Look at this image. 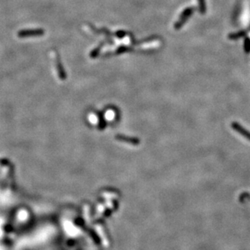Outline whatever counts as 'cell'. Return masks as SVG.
<instances>
[{"label":"cell","mask_w":250,"mask_h":250,"mask_svg":"<svg viewBox=\"0 0 250 250\" xmlns=\"http://www.w3.org/2000/svg\"><path fill=\"white\" fill-rule=\"evenodd\" d=\"M50 58H51L52 61L54 62V68H55L56 71H57V74H58L59 79L65 80L66 78V72L63 70V67H62V64H61L60 59L58 58V53L55 50H51L50 51Z\"/></svg>","instance_id":"1"},{"label":"cell","mask_w":250,"mask_h":250,"mask_svg":"<svg viewBox=\"0 0 250 250\" xmlns=\"http://www.w3.org/2000/svg\"><path fill=\"white\" fill-rule=\"evenodd\" d=\"M194 10L195 9L194 7H188V8L185 9L184 11L181 13V15L180 16L179 20L175 24L176 29H180L182 26L184 25L185 23L188 20L189 18L190 17L191 15L194 13Z\"/></svg>","instance_id":"2"},{"label":"cell","mask_w":250,"mask_h":250,"mask_svg":"<svg viewBox=\"0 0 250 250\" xmlns=\"http://www.w3.org/2000/svg\"><path fill=\"white\" fill-rule=\"evenodd\" d=\"M45 32L43 29H28L21 30L17 33V36L19 38H24L28 36H38L44 35Z\"/></svg>","instance_id":"3"},{"label":"cell","mask_w":250,"mask_h":250,"mask_svg":"<svg viewBox=\"0 0 250 250\" xmlns=\"http://www.w3.org/2000/svg\"><path fill=\"white\" fill-rule=\"evenodd\" d=\"M231 126L234 131H235L237 133H239L240 135H242L243 137H244L245 139H247L248 140H249L250 141V132L249 131H248L247 130H245L243 126H240V125L239 123H237V122H232Z\"/></svg>","instance_id":"4"},{"label":"cell","mask_w":250,"mask_h":250,"mask_svg":"<svg viewBox=\"0 0 250 250\" xmlns=\"http://www.w3.org/2000/svg\"><path fill=\"white\" fill-rule=\"evenodd\" d=\"M245 34L246 32L244 31H239L237 32H234V33L229 34L228 37L230 40H237V39L241 38V37H244Z\"/></svg>","instance_id":"5"},{"label":"cell","mask_w":250,"mask_h":250,"mask_svg":"<svg viewBox=\"0 0 250 250\" xmlns=\"http://www.w3.org/2000/svg\"><path fill=\"white\" fill-rule=\"evenodd\" d=\"M199 5V11L201 14H205L206 11V2L205 0H198Z\"/></svg>","instance_id":"6"},{"label":"cell","mask_w":250,"mask_h":250,"mask_svg":"<svg viewBox=\"0 0 250 250\" xmlns=\"http://www.w3.org/2000/svg\"><path fill=\"white\" fill-rule=\"evenodd\" d=\"M244 49L246 54L250 53V38L249 37H245L244 41Z\"/></svg>","instance_id":"7"},{"label":"cell","mask_w":250,"mask_h":250,"mask_svg":"<svg viewBox=\"0 0 250 250\" xmlns=\"http://www.w3.org/2000/svg\"><path fill=\"white\" fill-rule=\"evenodd\" d=\"M100 50H101V47H100V46L97 48H96V49H94L92 52H91V54H90V57H91L92 58H96L97 55L99 54V53H100Z\"/></svg>","instance_id":"8"},{"label":"cell","mask_w":250,"mask_h":250,"mask_svg":"<svg viewBox=\"0 0 250 250\" xmlns=\"http://www.w3.org/2000/svg\"><path fill=\"white\" fill-rule=\"evenodd\" d=\"M131 49V48L130 47H126V46H121L120 48H118L117 50L115 51L116 54H122V53H124V52L126 51H128V50H130Z\"/></svg>","instance_id":"9"},{"label":"cell","mask_w":250,"mask_h":250,"mask_svg":"<svg viewBox=\"0 0 250 250\" xmlns=\"http://www.w3.org/2000/svg\"><path fill=\"white\" fill-rule=\"evenodd\" d=\"M115 36H118V38H122V37H124L126 36V32H122V31H119V32H116Z\"/></svg>","instance_id":"10"}]
</instances>
